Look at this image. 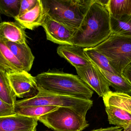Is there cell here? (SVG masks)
Masks as SVG:
<instances>
[{
    "label": "cell",
    "mask_w": 131,
    "mask_h": 131,
    "mask_svg": "<svg viewBox=\"0 0 131 131\" xmlns=\"http://www.w3.org/2000/svg\"><path fill=\"white\" fill-rule=\"evenodd\" d=\"M96 66L110 86L114 88L116 92L131 95V85L123 75L111 73Z\"/></svg>",
    "instance_id": "cell-17"
},
{
    "label": "cell",
    "mask_w": 131,
    "mask_h": 131,
    "mask_svg": "<svg viewBox=\"0 0 131 131\" xmlns=\"http://www.w3.org/2000/svg\"><path fill=\"white\" fill-rule=\"evenodd\" d=\"M38 121L55 131H82L89 125L86 117L64 107L41 116Z\"/></svg>",
    "instance_id": "cell-6"
},
{
    "label": "cell",
    "mask_w": 131,
    "mask_h": 131,
    "mask_svg": "<svg viewBox=\"0 0 131 131\" xmlns=\"http://www.w3.org/2000/svg\"><path fill=\"white\" fill-rule=\"evenodd\" d=\"M93 101L50 92L38 87V92L32 98L17 101L14 106H50L69 108L86 117L93 105Z\"/></svg>",
    "instance_id": "cell-4"
},
{
    "label": "cell",
    "mask_w": 131,
    "mask_h": 131,
    "mask_svg": "<svg viewBox=\"0 0 131 131\" xmlns=\"http://www.w3.org/2000/svg\"><path fill=\"white\" fill-rule=\"evenodd\" d=\"M108 122L110 124L124 129L131 123V114L116 106H105Z\"/></svg>",
    "instance_id": "cell-16"
},
{
    "label": "cell",
    "mask_w": 131,
    "mask_h": 131,
    "mask_svg": "<svg viewBox=\"0 0 131 131\" xmlns=\"http://www.w3.org/2000/svg\"><path fill=\"white\" fill-rule=\"evenodd\" d=\"M123 129L122 128L115 126L114 127H111L107 128H101L91 131H122Z\"/></svg>",
    "instance_id": "cell-28"
},
{
    "label": "cell",
    "mask_w": 131,
    "mask_h": 131,
    "mask_svg": "<svg viewBox=\"0 0 131 131\" xmlns=\"http://www.w3.org/2000/svg\"><path fill=\"white\" fill-rule=\"evenodd\" d=\"M0 68L5 71L6 73L25 71L23 65L8 47L5 42L1 39H0Z\"/></svg>",
    "instance_id": "cell-15"
},
{
    "label": "cell",
    "mask_w": 131,
    "mask_h": 131,
    "mask_svg": "<svg viewBox=\"0 0 131 131\" xmlns=\"http://www.w3.org/2000/svg\"><path fill=\"white\" fill-rule=\"evenodd\" d=\"M124 131H131V123L127 127L124 129Z\"/></svg>",
    "instance_id": "cell-29"
},
{
    "label": "cell",
    "mask_w": 131,
    "mask_h": 131,
    "mask_svg": "<svg viewBox=\"0 0 131 131\" xmlns=\"http://www.w3.org/2000/svg\"><path fill=\"white\" fill-rule=\"evenodd\" d=\"M21 0H0V14L15 18L18 16Z\"/></svg>",
    "instance_id": "cell-24"
},
{
    "label": "cell",
    "mask_w": 131,
    "mask_h": 131,
    "mask_svg": "<svg viewBox=\"0 0 131 131\" xmlns=\"http://www.w3.org/2000/svg\"><path fill=\"white\" fill-rule=\"evenodd\" d=\"M38 87L50 92L91 100L94 92L78 75L48 71L35 76Z\"/></svg>",
    "instance_id": "cell-2"
},
{
    "label": "cell",
    "mask_w": 131,
    "mask_h": 131,
    "mask_svg": "<svg viewBox=\"0 0 131 131\" xmlns=\"http://www.w3.org/2000/svg\"><path fill=\"white\" fill-rule=\"evenodd\" d=\"M4 42L8 47L23 65L25 71L29 72L32 68L35 57L27 43L19 44L8 41Z\"/></svg>",
    "instance_id": "cell-14"
},
{
    "label": "cell",
    "mask_w": 131,
    "mask_h": 131,
    "mask_svg": "<svg viewBox=\"0 0 131 131\" xmlns=\"http://www.w3.org/2000/svg\"><path fill=\"white\" fill-rule=\"evenodd\" d=\"M108 0H91L80 26L75 31L73 45L94 48L111 34V17L106 6Z\"/></svg>",
    "instance_id": "cell-1"
},
{
    "label": "cell",
    "mask_w": 131,
    "mask_h": 131,
    "mask_svg": "<svg viewBox=\"0 0 131 131\" xmlns=\"http://www.w3.org/2000/svg\"><path fill=\"white\" fill-rule=\"evenodd\" d=\"M58 54L75 68L82 67L91 64L84 51V48L74 45H60L57 48Z\"/></svg>",
    "instance_id": "cell-12"
},
{
    "label": "cell",
    "mask_w": 131,
    "mask_h": 131,
    "mask_svg": "<svg viewBox=\"0 0 131 131\" xmlns=\"http://www.w3.org/2000/svg\"><path fill=\"white\" fill-rule=\"evenodd\" d=\"M0 98L7 104L14 105L17 97L10 85L7 73L0 68Z\"/></svg>",
    "instance_id": "cell-22"
},
{
    "label": "cell",
    "mask_w": 131,
    "mask_h": 131,
    "mask_svg": "<svg viewBox=\"0 0 131 131\" xmlns=\"http://www.w3.org/2000/svg\"><path fill=\"white\" fill-rule=\"evenodd\" d=\"M38 119L16 114L0 117V131H36Z\"/></svg>",
    "instance_id": "cell-10"
},
{
    "label": "cell",
    "mask_w": 131,
    "mask_h": 131,
    "mask_svg": "<svg viewBox=\"0 0 131 131\" xmlns=\"http://www.w3.org/2000/svg\"><path fill=\"white\" fill-rule=\"evenodd\" d=\"M15 114L14 105L7 104L0 98V117L12 115Z\"/></svg>",
    "instance_id": "cell-25"
},
{
    "label": "cell",
    "mask_w": 131,
    "mask_h": 131,
    "mask_svg": "<svg viewBox=\"0 0 131 131\" xmlns=\"http://www.w3.org/2000/svg\"><path fill=\"white\" fill-rule=\"evenodd\" d=\"M111 34L131 37V15L118 19L111 17Z\"/></svg>",
    "instance_id": "cell-21"
},
{
    "label": "cell",
    "mask_w": 131,
    "mask_h": 131,
    "mask_svg": "<svg viewBox=\"0 0 131 131\" xmlns=\"http://www.w3.org/2000/svg\"><path fill=\"white\" fill-rule=\"evenodd\" d=\"M2 22V18L1 17V14H0V24Z\"/></svg>",
    "instance_id": "cell-30"
},
{
    "label": "cell",
    "mask_w": 131,
    "mask_h": 131,
    "mask_svg": "<svg viewBox=\"0 0 131 131\" xmlns=\"http://www.w3.org/2000/svg\"><path fill=\"white\" fill-rule=\"evenodd\" d=\"M46 14L54 21L75 31L91 0H41Z\"/></svg>",
    "instance_id": "cell-3"
},
{
    "label": "cell",
    "mask_w": 131,
    "mask_h": 131,
    "mask_svg": "<svg viewBox=\"0 0 131 131\" xmlns=\"http://www.w3.org/2000/svg\"><path fill=\"white\" fill-rule=\"evenodd\" d=\"M47 15L41 0H38L36 6L30 11L14 18L23 28L33 30L42 26Z\"/></svg>",
    "instance_id": "cell-11"
},
{
    "label": "cell",
    "mask_w": 131,
    "mask_h": 131,
    "mask_svg": "<svg viewBox=\"0 0 131 131\" xmlns=\"http://www.w3.org/2000/svg\"><path fill=\"white\" fill-rule=\"evenodd\" d=\"M93 48L105 56L112 67L122 75L131 63V37L111 35Z\"/></svg>",
    "instance_id": "cell-5"
},
{
    "label": "cell",
    "mask_w": 131,
    "mask_h": 131,
    "mask_svg": "<svg viewBox=\"0 0 131 131\" xmlns=\"http://www.w3.org/2000/svg\"><path fill=\"white\" fill-rule=\"evenodd\" d=\"M106 7L110 17L115 19L131 15V0H108Z\"/></svg>",
    "instance_id": "cell-19"
},
{
    "label": "cell",
    "mask_w": 131,
    "mask_h": 131,
    "mask_svg": "<svg viewBox=\"0 0 131 131\" xmlns=\"http://www.w3.org/2000/svg\"><path fill=\"white\" fill-rule=\"evenodd\" d=\"M84 51L91 62L99 67L113 74H120L112 67L108 58L94 48H84Z\"/></svg>",
    "instance_id": "cell-20"
},
{
    "label": "cell",
    "mask_w": 131,
    "mask_h": 131,
    "mask_svg": "<svg viewBox=\"0 0 131 131\" xmlns=\"http://www.w3.org/2000/svg\"><path fill=\"white\" fill-rule=\"evenodd\" d=\"M105 106H116L131 114V96L127 94L111 91L103 97Z\"/></svg>",
    "instance_id": "cell-18"
},
{
    "label": "cell",
    "mask_w": 131,
    "mask_h": 131,
    "mask_svg": "<svg viewBox=\"0 0 131 131\" xmlns=\"http://www.w3.org/2000/svg\"><path fill=\"white\" fill-rule=\"evenodd\" d=\"M75 69L80 78L99 97L103 98L111 91L109 84L92 62L85 67L76 68Z\"/></svg>",
    "instance_id": "cell-8"
},
{
    "label": "cell",
    "mask_w": 131,
    "mask_h": 131,
    "mask_svg": "<svg viewBox=\"0 0 131 131\" xmlns=\"http://www.w3.org/2000/svg\"><path fill=\"white\" fill-rule=\"evenodd\" d=\"M10 85L18 98H29L37 95L38 86L35 77L27 72L7 73Z\"/></svg>",
    "instance_id": "cell-7"
},
{
    "label": "cell",
    "mask_w": 131,
    "mask_h": 131,
    "mask_svg": "<svg viewBox=\"0 0 131 131\" xmlns=\"http://www.w3.org/2000/svg\"><path fill=\"white\" fill-rule=\"evenodd\" d=\"M27 35L23 28L17 22H2L0 24V39L17 44L27 43Z\"/></svg>",
    "instance_id": "cell-13"
},
{
    "label": "cell",
    "mask_w": 131,
    "mask_h": 131,
    "mask_svg": "<svg viewBox=\"0 0 131 131\" xmlns=\"http://www.w3.org/2000/svg\"><path fill=\"white\" fill-rule=\"evenodd\" d=\"M42 26L48 41L60 45H73L72 40L75 31L54 21L47 14Z\"/></svg>",
    "instance_id": "cell-9"
},
{
    "label": "cell",
    "mask_w": 131,
    "mask_h": 131,
    "mask_svg": "<svg viewBox=\"0 0 131 131\" xmlns=\"http://www.w3.org/2000/svg\"><path fill=\"white\" fill-rule=\"evenodd\" d=\"M59 107L50 106H14L15 114L31 117H40L49 112L55 110Z\"/></svg>",
    "instance_id": "cell-23"
},
{
    "label": "cell",
    "mask_w": 131,
    "mask_h": 131,
    "mask_svg": "<svg viewBox=\"0 0 131 131\" xmlns=\"http://www.w3.org/2000/svg\"><path fill=\"white\" fill-rule=\"evenodd\" d=\"M122 74L131 85V63L125 68Z\"/></svg>",
    "instance_id": "cell-27"
},
{
    "label": "cell",
    "mask_w": 131,
    "mask_h": 131,
    "mask_svg": "<svg viewBox=\"0 0 131 131\" xmlns=\"http://www.w3.org/2000/svg\"><path fill=\"white\" fill-rule=\"evenodd\" d=\"M37 1L38 0H21L20 7L18 15H21L33 9L36 6Z\"/></svg>",
    "instance_id": "cell-26"
}]
</instances>
